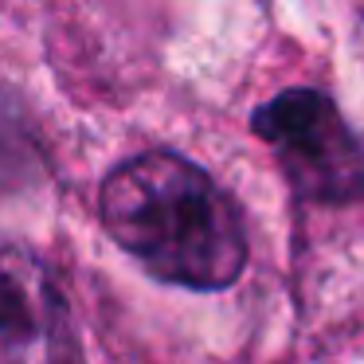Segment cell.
<instances>
[{"label": "cell", "mask_w": 364, "mask_h": 364, "mask_svg": "<svg viewBox=\"0 0 364 364\" xmlns=\"http://www.w3.org/2000/svg\"><path fill=\"white\" fill-rule=\"evenodd\" d=\"M255 134L278 153L294 188L317 200L364 192V137L317 90H286L255 114Z\"/></svg>", "instance_id": "obj_2"}, {"label": "cell", "mask_w": 364, "mask_h": 364, "mask_svg": "<svg viewBox=\"0 0 364 364\" xmlns=\"http://www.w3.org/2000/svg\"><path fill=\"white\" fill-rule=\"evenodd\" d=\"M0 364H79L71 306L51 270L20 247H0Z\"/></svg>", "instance_id": "obj_3"}, {"label": "cell", "mask_w": 364, "mask_h": 364, "mask_svg": "<svg viewBox=\"0 0 364 364\" xmlns=\"http://www.w3.org/2000/svg\"><path fill=\"white\" fill-rule=\"evenodd\" d=\"M102 223L149 274L220 290L247 262V235L223 188L173 153H145L102 184Z\"/></svg>", "instance_id": "obj_1"}, {"label": "cell", "mask_w": 364, "mask_h": 364, "mask_svg": "<svg viewBox=\"0 0 364 364\" xmlns=\"http://www.w3.org/2000/svg\"><path fill=\"white\" fill-rule=\"evenodd\" d=\"M28 165H32V145H28L24 118L9 95H0V184L28 176Z\"/></svg>", "instance_id": "obj_4"}]
</instances>
